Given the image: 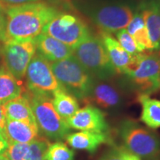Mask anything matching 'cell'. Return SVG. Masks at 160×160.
Masks as SVG:
<instances>
[{
	"label": "cell",
	"instance_id": "8992f818",
	"mask_svg": "<svg viewBox=\"0 0 160 160\" xmlns=\"http://www.w3.org/2000/svg\"><path fill=\"white\" fill-rule=\"evenodd\" d=\"M140 94L148 95L160 88V55L157 53H139L133 56L125 73Z\"/></svg>",
	"mask_w": 160,
	"mask_h": 160
},
{
	"label": "cell",
	"instance_id": "30bf717a",
	"mask_svg": "<svg viewBox=\"0 0 160 160\" xmlns=\"http://www.w3.org/2000/svg\"><path fill=\"white\" fill-rule=\"evenodd\" d=\"M27 86L30 92L52 94L62 88L52 71L51 63L39 53H36L26 71Z\"/></svg>",
	"mask_w": 160,
	"mask_h": 160
},
{
	"label": "cell",
	"instance_id": "83f0119b",
	"mask_svg": "<svg viewBox=\"0 0 160 160\" xmlns=\"http://www.w3.org/2000/svg\"><path fill=\"white\" fill-rule=\"evenodd\" d=\"M38 0H0V5L6 10L8 8L13 7V6L21 5L24 4L35 2Z\"/></svg>",
	"mask_w": 160,
	"mask_h": 160
},
{
	"label": "cell",
	"instance_id": "d6a6232c",
	"mask_svg": "<svg viewBox=\"0 0 160 160\" xmlns=\"http://www.w3.org/2000/svg\"><path fill=\"white\" fill-rule=\"evenodd\" d=\"M0 58H2V46L0 45Z\"/></svg>",
	"mask_w": 160,
	"mask_h": 160
},
{
	"label": "cell",
	"instance_id": "d4e9b609",
	"mask_svg": "<svg viewBox=\"0 0 160 160\" xmlns=\"http://www.w3.org/2000/svg\"><path fill=\"white\" fill-rule=\"evenodd\" d=\"M2 155L8 160H25L29 149L30 143L8 142Z\"/></svg>",
	"mask_w": 160,
	"mask_h": 160
},
{
	"label": "cell",
	"instance_id": "e0dca14e",
	"mask_svg": "<svg viewBox=\"0 0 160 160\" xmlns=\"http://www.w3.org/2000/svg\"><path fill=\"white\" fill-rule=\"evenodd\" d=\"M88 100H91L101 108L111 110L119 107L121 96L111 84L100 80L94 82Z\"/></svg>",
	"mask_w": 160,
	"mask_h": 160
},
{
	"label": "cell",
	"instance_id": "4fadbf2b",
	"mask_svg": "<svg viewBox=\"0 0 160 160\" xmlns=\"http://www.w3.org/2000/svg\"><path fill=\"white\" fill-rule=\"evenodd\" d=\"M35 42L38 53L51 62L65 59L73 53V49L68 45L42 33L35 38Z\"/></svg>",
	"mask_w": 160,
	"mask_h": 160
},
{
	"label": "cell",
	"instance_id": "ac0fdd59",
	"mask_svg": "<svg viewBox=\"0 0 160 160\" xmlns=\"http://www.w3.org/2000/svg\"><path fill=\"white\" fill-rule=\"evenodd\" d=\"M6 116L8 119L36 122L31 102L27 95L19 96L4 103Z\"/></svg>",
	"mask_w": 160,
	"mask_h": 160
},
{
	"label": "cell",
	"instance_id": "3957f363",
	"mask_svg": "<svg viewBox=\"0 0 160 160\" xmlns=\"http://www.w3.org/2000/svg\"><path fill=\"white\" fill-rule=\"evenodd\" d=\"M73 56L94 78L108 80L116 74L100 38L90 34L73 49Z\"/></svg>",
	"mask_w": 160,
	"mask_h": 160
},
{
	"label": "cell",
	"instance_id": "277c9868",
	"mask_svg": "<svg viewBox=\"0 0 160 160\" xmlns=\"http://www.w3.org/2000/svg\"><path fill=\"white\" fill-rule=\"evenodd\" d=\"M119 134L124 148L140 159L157 160L160 156V139L154 132L132 120L121 123Z\"/></svg>",
	"mask_w": 160,
	"mask_h": 160
},
{
	"label": "cell",
	"instance_id": "52a82bcc",
	"mask_svg": "<svg viewBox=\"0 0 160 160\" xmlns=\"http://www.w3.org/2000/svg\"><path fill=\"white\" fill-rule=\"evenodd\" d=\"M42 33L55 38L73 49L91 34L88 27L79 18L59 13L44 27Z\"/></svg>",
	"mask_w": 160,
	"mask_h": 160
},
{
	"label": "cell",
	"instance_id": "44dd1931",
	"mask_svg": "<svg viewBox=\"0 0 160 160\" xmlns=\"http://www.w3.org/2000/svg\"><path fill=\"white\" fill-rule=\"evenodd\" d=\"M23 89L17 80L4 65L0 66V103L15 99L22 94Z\"/></svg>",
	"mask_w": 160,
	"mask_h": 160
},
{
	"label": "cell",
	"instance_id": "f1b7e54d",
	"mask_svg": "<svg viewBox=\"0 0 160 160\" xmlns=\"http://www.w3.org/2000/svg\"><path fill=\"white\" fill-rule=\"evenodd\" d=\"M5 10L0 5V43H3L4 37H5Z\"/></svg>",
	"mask_w": 160,
	"mask_h": 160
},
{
	"label": "cell",
	"instance_id": "9a60e30c",
	"mask_svg": "<svg viewBox=\"0 0 160 160\" xmlns=\"http://www.w3.org/2000/svg\"><path fill=\"white\" fill-rule=\"evenodd\" d=\"M65 139L67 143L73 148L86 151L91 153H95L102 144L111 142L108 133L85 131L68 133Z\"/></svg>",
	"mask_w": 160,
	"mask_h": 160
},
{
	"label": "cell",
	"instance_id": "9c48e42d",
	"mask_svg": "<svg viewBox=\"0 0 160 160\" xmlns=\"http://www.w3.org/2000/svg\"><path fill=\"white\" fill-rule=\"evenodd\" d=\"M133 16L130 6L122 3L101 5L91 11L90 18L102 31L114 33L125 29Z\"/></svg>",
	"mask_w": 160,
	"mask_h": 160
},
{
	"label": "cell",
	"instance_id": "ffe728a7",
	"mask_svg": "<svg viewBox=\"0 0 160 160\" xmlns=\"http://www.w3.org/2000/svg\"><path fill=\"white\" fill-rule=\"evenodd\" d=\"M126 28L134 39L140 52H143L146 50L153 51L145 21L142 15L139 11L133 13V17Z\"/></svg>",
	"mask_w": 160,
	"mask_h": 160
},
{
	"label": "cell",
	"instance_id": "5b68a950",
	"mask_svg": "<svg viewBox=\"0 0 160 160\" xmlns=\"http://www.w3.org/2000/svg\"><path fill=\"white\" fill-rule=\"evenodd\" d=\"M27 96L31 102L39 130L42 131L46 137L51 139L59 141L65 139L70 133L71 128L67 122L56 111L51 96L31 92Z\"/></svg>",
	"mask_w": 160,
	"mask_h": 160
},
{
	"label": "cell",
	"instance_id": "ba28073f",
	"mask_svg": "<svg viewBox=\"0 0 160 160\" xmlns=\"http://www.w3.org/2000/svg\"><path fill=\"white\" fill-rule=\"evenodd\" d=\"M37 51L35 39L5 42L2 46L4 66L17 80L25 77L29 63Z\"/></svg>",
	"mask_w": 160,
	"mask_h": 160
},
{
	"label": "cell",
	"instance_id": "5bb4252c",
	"mask_svg": "<svg viewBox=\"0 0 160 160\" xmlns=\"http://www.w3.org/2000/svg\"><path fill=\"white\" fill-rule=\"evenodd\" d=\"M100 35L116 72L125 74L133 62V56L128 53L110 33L102 31Z\"/></svg>",
	"mask_w": 160,
	"mask_h": 160
},
{
	"label": "cell",
	"instance_id": "4dcf8cb0",
	"mask_svg": "<svg viewBox=\"0 0 160 160\" xmlns=\"http://www.w3.org/2000/svg\"><path fill=\"white\" fill-rule=\"evenodd\" d=\"M8 144L7 140L5 139L2 133L0 131V154H2L4 151L8 148Z\"/></svg>",
	"mask_w": 160,
	"mask_h": 160
},
{
	"label": "cell",
	"instance_id": "4316f807",
	"mask_svg": "<svg viewBox=\"0 0 160 160\" xmlns=\"http://www.w3.org/2000/svg\"><path fill=\"white\" fill-rule=\"evenodd\" d=\"M99 160H141L124 147L113 148L100 158Z\"/></svg>",
	"mask_w": 160,
	"mask_h": 160
},
{
	"label": "cell",
	"instance_id": "6da1fadb",
	"mask_svg": "<svg viewBox=\"0 0 160 160\" xmlns=\"http://www.w3.org/2000/svg\"><path fill=\"white\" fill-rule=\"evenodd\" d=\"M55 8L45 2H31L5 10L4 42L34 39L44 27L57 15Z\"/></svg>",
	"mask_w": 160,
	"mask_h": 160
},
{
	"label": "cell",
	"instance_id": "484cf974",
	"mask_svg": "<svg viewBox=\"0 0 160 160\" xmlns=\"http://www.w3.org/2000/svg\"><path fill=\"white\" fill-rule=\"evenodd\" d=\"M116 37H117V40L120 44V45L131 55L135 56L139 53H141L139 51L134 39L126 29L121 30V31L117 32Z\"/></svg>",
	"mask_w": 160,
	"mask_h": 160
},
{
	"label": "cell",
	"instance_id": "d6986e66",
	"mask_svg": "<svg viewBox=\"0 0 160 160\" xmlns=\"http://www.w3.org/2000/svg\"><path fill=\"white\" fill-rule=\"evenodd\" d=\"M52 102L58 114L66 122L79 109L77 98L63 88H60L52 93Z\"/></svg>",
	"mask_w": 160,
	"mask_h": 160
},
{
	"label": "cell",
	"instance_id": "8fae6325",
	"mask_svg": "<svg viewBox=\"0 0 160 160\" xmlns=\"http://www.w3.org/2000/svg\"><path fill=\"white\" fill-rule=\"evenodd\" d=\"M67 124L70 128L79 131L108 133L109 129L105 113L93 105H88L78 110L68 120Z\"/></svg>",
	"mask_w": 160,
	"mask_h": 160
},
{
	"label": "cell",
	"instance_id": "2e32d148",
	"mask_svg": "<svg viewBox=\"0 0 160 160\" xmlns=\"http://www.w3.org/2000/svg\"><path fill=\"white\" fill-rule=\"evenodd\" d=\"M39 128L37 122L7 119L5 139L8 142L31 143L38 137Z\"/></svg>",
	"mask_w": 160,
	"mask_h": 160
},
{
	"label": "cell",
	"instance_id": "7402d4cb",
	"mask_svg": "<svg viewBox=\"0 0 160 160\" xmlns=\"http://www.w3.org/2000/svg\"><path fill=\"white\" fill-rule=\"evenodd\" d=\"M139 101L142 106L141 121L150 128H160V100L140 94Z\"/></svg>",
	"mask_w": 160,
	"mask_h": 160
},
{
	"label": "cell",
	"instance_id": "7a4b0ae2",
	"mask_svg": "<svg viewBox=\"0 0 160 160\" xmlns=\"http://www.w3.org/2000/svg\"><path fill=\"white\" fill-rule=\"evenodd\" d=\"M51 69L60 85L78 99L88 100L94 84V77L74 56L51 63Z\"/></svg>",
	"mask_w": 160,
	"mask_h": 160
},
{
	"label": "cell",
	"instance_id": "603a6c76",
	"mask_svg": "<svg viewBox=\"0 0 160 160\" xmlns=\"http://www.w3.org/2000/svg\"><path fill=\"white\" fill-rule=\"evenodd\" d=\"M74 151L69 148L65 143L57 141L50 144L46 151V160H73Z\"/></svg>",
	"mask_w": 160,
	"mask_h": 160
},
{
	"label": "cell",
	"instance_id": "1f68e13d",
	"mask_svg": "<svg viewBox=\"0 0 160 160\" xmlns=\"http://www.w3.org/2000/svg\"><path fill=\"white\" fill-rule=\"evenodd\" d=\"M0 160H8L5 157H4L2 154H0Z\"/></svg>",
	"mask_w": 160,
	"mask_h": 160
},
{
	"label": "cell",
	"instance_id": "f546056e",
	"mask_svg": "<svg viewBox=\"0 0 160 160\" xmlns=\"http://www.w3.org/2000/svg\"><path fill=\"white\" fill-rule=\"evenodd\" d=\"M7 116H6L4 103H0V131L5 138L6 124H7Z\"/></svg>",
	"mask_w": 160,
	"mask_h": 160
},
{
	"label": "cell",
	"instance_id": "7c38bea8",
	"mask_svg": "<svg viewBox=\"0 0 160 160\" xmlns=\"http://www.w3.org/2000/svg\"><path fill=\"white\" fill-rule=\"evenodd\" d=\"M138 11L143 17L152 49L160 50V0H145Z\"/></svg>",
	"mask_w": 160,
	"mask_h": 160
},
{
	"label": "cell",
	"instance_id": "cb8c5ba5",
	"mask_svg": "<svg viewBox=\"0 0 160 160\" xmlns=\"http://www.w3.org/2000/svg\"><path fill=\"white\" fill-rule=\"evenodd\" d=\"M50 145L45 138H36L29 144V149L25 160H46L45 154Z\"/></svg>",
	"mask_w": 160,
	"mask_h": 160
}]
</instances>
